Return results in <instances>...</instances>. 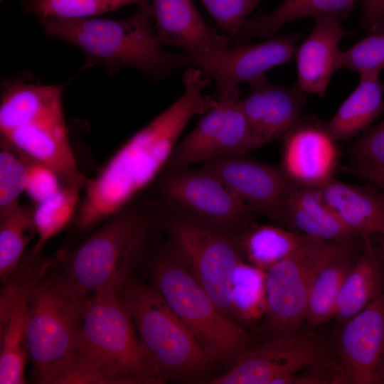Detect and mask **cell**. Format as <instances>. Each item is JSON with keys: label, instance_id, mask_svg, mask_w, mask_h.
Wrapping results in <instances>:
<instances>
[{"label": "cell", "instance_id": "cell-3", "mask_svg": "<svg viewBox=\"0 0 384 384\" xmlns=\"http://www.w3.org/2000/svg\"><path fill=\"white\" fill-rule=\"evenodd\" d=\"M160 208L128 206L70 252L58 253L53 272L69 294L86 297L107 287L117 288L143 260L160 221Z\"/></svg>", "mask_w": 384, "mask_h": 384}, {"label": "cell", "instance_id": "cell-9", "mask_svg": "<svg viewBox=\"0 0 384 384\" xmlns=\"http://www.w3.org/2000/svg\"><path fill=\"white\" fill-rule=\"evenodd\" d=\"M353 250L351 242H329L308 236L266 270L267 309L262 326L267 338L301 330L315 275L331 260Z\"/></svg>", "mask_w": 384, "mask_h": 384}, {"label": "cell", "instance_id": "cell-25", "mask_svg": "<svg viewBox=\"0 0 384 384\" xmlns=\"http://www.w3.org/2000/svg\"><path fill=\"white\" fill-rule=\"evenodd\" d=\"M357 0H284L274 10L247 18L242 26L245 43L252 38L274 36L286 23L312 16L341 19L352 10Z\"/></svg>", "mask_w": 384, "mask_h": 384}, {"label": "cell", "instance_id": "cell-17", "mask_svg": "<svg viewBox=\"0 0 384 384\" xmlns=\"http://www.w3.org/2000/svg\"><path fill=\"white\" fill-rule=\"evenodd\" d=\"M299 38L297 33L285 34L253 45L228 48L201 70L215 80L218 98L238 99L240 83L249 82L293 58Z\"/></svg>", "mask_w": 384, "mask_h": 384}, {"label": "cell", "instance_id": "cell-35", "mask_svg": "<svg viewBox=\"0 0 384 384\" xmlns=\"http://www.w3.org/2000/svg\"><path fill=\"white\" fill-rule=\"evenodd\" d=\"M218 26L228 33L230 43L245 46L242 26L247 15L261 0H201Z\"/></svg>", "mask_w": 384, "mask_h": 384}, {"label": "cell", "instance_id": "cell-6", "mask_svg": "<svg viewBox=\"0 0 384 384\" xmlns=\"http://www.w3.org/2000/svg\"><path fill=\"white\" fill-rule=\"evenodd\" d=\"M149 272L152 285L211 361L233 365L249 347L250 334L215 303L172 244L150 260Z\"/></svg>", "mask_w": 384, "mask_h": 384}, {"label": "cell", "instance_id": "cell-36", "mask_svg": "<svg viewBox=\"0 0 384 384\" xmlns=\"http://www.w3.org/2000/svg\"><path fill=\"white\" fill-rule=\"evenodd\" d=\"M352 165L349 167L361 171L384 169V120L367 131L352 146Z\"/></svg>", "mask_w": 384, "mask_h": 384}, {"label": "cell", "instance_id": "cell-32", "mask_svg": "<svg viewBox=\"0 0 384 384\" xmlns=\"http://www.w3.org/2000/svg\"><path fill=\"white\" fill-rule=\"evenodd\" d=\"M149 0H24L23 11L38 19L46 17L87 18Z\"/></svg>", "mask_w": 384, "mask_h": 384}, {"label": "cell", "instance_id": "cell-14", "mask_svg": "<svg viewBox=\"0 0 384 384\" xmlns=\"http://www.w3.org/2000/svg\"><path fill=\"white\" fill-rule=\"evenodd\" d=\"M336 350L344 383H384V294L344 321Z\"/></svg>", "mask_w": 384, "mask_h": 384}, {"label": "cell", "instance_id": "cell-19", "mask_svg": "<svg viewBox=\"0 0 384 384\" xmlns=\"http://www.w3.org/2000/svg\"><path fill=\"white\" fill-rule=\"evenodd\" d=\"M283 139L282 169L294 185L318 188L333 178L336 141L324 126L301 122Z\"/></svg>", "mask_w": 384, "mask_h": 384}, {"label": "cell", "instance_id": "cell-18", "mask_svg": "<svg viewBox=\"0 0 384 384\" xmlns=\"http://www.w3.org/2000/svg\"><path fill=\"white\" fill-rule=\"evenodd\" d=\"M248 83L250 92L240 104L262 146L284 139L302 122L306 94L296 85L279 86L270 82L265 75Z\"/></svg>", "mask_w": 384, "mask_h": 384}, {"label": "cell", "instance_id": "cell-37", "mask_svg": "<svg viewBox=\"0 0 384 384\" xmlns=\"http://www.w3.org/2000/svg\"><path fill=\"white\" fill-rule=\"evenodd\" d=\"M63 186L58 174L48 166L31 159L25 192L36 204L57 193Z\"/></svg>", "mask_w": 384, "mask_h": 384}, {"label": "cell", "instance_id": "cell-23", "mask_svg": "<svg viewBox=\"0 0 384 384\" xmlns=\"http://www.w3.org/2000/svg\"><path fill=\"white\" fill-rule=\"evenodd\" d=\"M26 288L16 295L6 310L0 314V383L23 384L28 351L26 326L30 293Z\"/></svg>", "mask_w": 384, "mask_h": 384}, {"label": "cell", "instance_id": "cell-4", "mask_svg": "<svg viewBox=\"0 0 384 384\" xmlns=\"http://www.w3.org/2000/svg\"><path fill=\"white\" fill-rule=\"evenodd\" d=\"M50 36L72 43L87 56L88 65H103L112 73L132 68L155 78L169 76L177 68L195 66L189 55L166 52L157 38L149 1L124 19L98 18L38 19Z\"/></svg>", "mask_w": 384, "mask_h": 384}, {"label": "cell", "instance_id": "cell-7", "mask_svg": "<svg viewBox=\"0 0 384 384\" xmlns=\"http://www.w3.org/2000/svg\"><path fill=\"white\" fill-rule=\"evenodd\" d=\"M117 290L161 383L171 379L193 380L205 373L212 361L152 284L130 277Z\"/></svg>", "mask_w": 384, "mask_h": 384}, {"label": "cell", "instance_id": "cell-22", "mask_svg": "<svg viewBox=\"0 0 384 384\" xmlns=\"http://www.w3.org/2000/svg\"><path fill=\"white\" fill-rule=\"evenodd\" d=\"M284 223L304 235L329 242H351L358 235L325 203L317 188L293 186L284 208Z\"/></svg>", "mask_w": 384, "mask_h": 384}, {"label": "cell", "instance_id": "cell-2", "mask_svg": "<svg viewBox=\"0 0 384 384\" xmlns=\"http://www.w3.org/2000/svg\"><path fill=\"white\" fill-rule=\"evenodd\" d=\"M62 383H161L116 287L86 298L75 359Z\"/></svg>", "mask_w": 384, "mask_h": 384}, {"label": "cell", "instance_id": "cell-29", "mask_svg": "<svg viewBox=\"0 0 384 384\" xmlns=\"http://www.w3.org/2000/svg\"><path fill=\"white\" fill-rule=\"evenodd\" d=\"M352 252L331 260L315 275L309 293L305 320L311 329L334 316L341 287L354 263Z\"/></svg>", "mask_w": 384, "mask_h": 384}, {"label": "cell", "instance_id": "cell-1", "mask_svg": "<svg viewBox=\"0 0 384 384\" xmlns=\"http://www.w3.org/2000/svg\"><path fill=\"white\" fill-rule=\"evenodd\" d=\"M210 77L197 68L183 74L184 91L169 107L134 134L92 178L86 181L78 227L90 229L129 206L167 166L179 134L189 119L215 103L203 95Z\"/></svg>", "mask_w": 384, "mask_h": 384}, {"label": "cell", "instance_id": "cell-20", "mask_svg": "<svg viewBox=\"0 0 384 384\" xmlns=\"http://www.w3.org/2000/svg\"><path fill=\"white\" fill-rule=\"evenodd\" d=\"M348 32L338 18L322 17L297 48V87L306 94L324 97L331 76L339 69V43Z\"/></svg>", "mask_w": 384, "mask_h": 384}, {"label": "cell", "instance_id": "cell-40", "mask_svg": "<svg viewBox=\"0 0 384 384\" xmlns=\"http://www.w3.org/2000/svg\"><path fill=\"white\" fill-rule=\"evenodd\" d=\"M382 255H383V260H384V241H383V245H382Z\"/></svg>", "mask_w": 384, "mask_h": 384}, {"label": "cell", "instance_id": "cell-15", "mask_svg": "<svg viewBox=\"0 0 384 384\" xmlns=\"http://www.w3.org/2000/svg\"><path fill=\"white\" fill-rule=\"evenodd\" d=\"M201 167L215 175L255 211L284 222V208L294 184L282 168L244 156L212 160Z\"/></svg>", "mask_w": 384, "mask_h": 384}, {"label": "cell", "instance_id": "cell-39", "mask_svg": "<svg viewBox=\"0 0 384 384\" xmlns=\"http://www.w3.org/2000/svg\"><path fill=\"white\" fill-rule=\"evenodd\" d=\"M343 170L348 174L356 175L374 183L384 192V169L377 171H361L346 166L343 167Z\"/></svg>", "mask_w": 384, "mask_h": 384}, {"label": "cell", "instance_id": "cell-24", "mask_svg": "<svg viewBox=\"0 0 384 384\" xmlns=\"http://www.w3.org/2000/svg\"><path fill=\"white\" fill-rule=\"evenodd\" d=\"M380 74L360 75L358 85L324 125L334 141L348 139L366 128L384 109Z\"/></svg>", "mask_w": 384, "mask_h": 384}, {"label": "cell", "instance_id": "cell-30", "mask_svg": "<svg viewBox=\"0 0 384 384\" xmlns=\"http://www.w3.org/2000/svg\"><path fill=\"white\" fill-rule=\"evenodd\" d=\"M230 301L233 319L246 322L263 319L267 309L266 271L241 260L233 272Z\"/></svg>", "mask_w": 384, "mask_h": 384}, {"label": "cell", "instance_id": "cell-21", "mask_svg": "<svg viewBox=\"0 0 384 384\" xmlns=\"http://www.w3.org/2000/svg\"><path fill=\"white\" fill-rule=\"evenodd\" d=\"M325 203L358 235L384 238V194L331 178L317 188Z\"/></svg>", "mask_w": 384, "mask_h": 384}, {"label": "cell", "instance_id": "cell-13", "mask_svg": "<svg viewBox=\"0 0 384 384\" xmlns=\"http://www.w3.org/2000/svg\"><path fill=\"white\" fill-rule=\"evenodd\" d=\"M262 146L253 134L239 98H218L194 129L176 144L167 164L171 170L195 163L245 156Z\"/></svg>", "mask_w": 384, "mask_h": 384}, {"label": "cell", "instance_id": "cell-38", "mask_svg": "<svg viewBox=\"0 0 384 384\" xmlns=\"http://www.w3.org/2000/svg\"><path fill=\"white\" fill-rule=\"evenodd\" d=\"M384 22V0H363L362 24L368 32Z\"/></svg>", "mask_w": 384, "mask_h": 384}, {"label": "cell", "instance_id": "cell-27", "mask_svg": "<svg viewBox=\"0 0 384 384\" xmlns=\"http://www.w3.org/2000/svg\"><path fill=\"white\" fill-rule=\"evenodd\" d=\"M307 237L272 225L250 224L238 240L248 262L266 271L292 252Z\"/></svg>", "mask_w": 384, "mask_h": 384}, {"label": "cell", "instance_id": "cell-28", "mask_svg": "<svg viewBox=\"0 0 384 384\" xmlns=\"http://www.w3.org/2000/svg\"><path fill=\"white\" fill-rule=\"evenodd\" d=\"M37 235L33 209L19 203L0 211V278L5 282L16 270L26 248Z\"/></svg>", "mask_w": 384, "mask_h": 384}, {"label": "cell", "instance_id": "cell-11", "mask_svg": "<svg viewBox=\"0 0 384 384\" xmlns=\"http://www.w3.org/2000/svg\"><path fill=\"white\" fill-rule=\"evenodd\" d=\"M317 334L302 331L267 338L248 347L211 384H284L292 375L331 363Z\"/></svg>", "mask_w": 384, "mask_h": 384}, {"label": "cell", "instance_id": "cell-12", "mask_svg": "<svg viewBox=\"0 0 384 384\" xmlns=\"http://www.w3.org/2000/svg\"><path fill=\"white\" fill-rule=\"evenodd\" d=\"M159 192L172 208L233 233L247 227L255 212L202 167L171 170L160 183Z\"/></svg>", "mask_w": 384, "mask_h": 384}, {"label": "cell", "instance_id": "cell-33", "mask_svg": "<svg viewBox=\"0 0 384 384\" xmlns=\"http://www.w3.org/2000/svg\"><path fill=\"white\" fill-rule=\"evenodd\" d=\"M31 159L0 141V211L18 204L25 192Z\"/></svg>", "mask_w": 384, "mask_h": 384}, {"label": "cell", "instance_id": "cell-16", "mask_svg": "<svg viewBox=\"0 0 384 384\" xmlns=\"http://www.w3.org/2000/svg\"><path fill=\"white\" fill-rule=\"evenodd\" d=\"M154 28L161 45L185 50L202 69L222 55L230 40L208 26L193 0H149Z\"/></svg>", "mask_w": 384, "mask_h": 384}, {"label": "cell", "instance_id": "cell-5", "mask_svg": "<svg viewBox=\"0 0 384 384\" xmlns=\"http://www.w3.org/2000/svg\"><path fill=\"white\" fill-rule=\"evenodd\" d=\"M63 86L14 80L3 90L1 139L59 176L63 186L82 189L86 179L79 170L70 142L63 106Z\"/></svg>", "mask_w": 384, "mask_h": 384}, {"label": "cell", "instance_id": "cell-34", "mask_svg": "<svg viewBox=\"0 0 384 384\" xmlns=\"http://www.w3.org/2000/svg\"><path fill=\"white\" fill-rule=\"evenodd\" d=\"M339 69L348 68L360 75L378 73L384 68V22L347 50L341 51Z\"/></svg>", "mask_w": 384, "mask_h": 384}, {"label": "cell", "instance_id": "cell-31", "mask_svg": "<svg viewBox=\"0 0 384 384\" xmlns=\"http://www.w3.org/2000/svg\"><path fill=\"white\" fill-rule=\"evenodd\" d=\"M80 188L62 186L54 195L36 204L33 209L38 240L28 255L41 257L46 243L65 228L73 218L80 200Z\"/></svg>", "mask_w": 384, "mask_h": 384}, {"label": "cell", "instance_id": "cell-10", "mask_svg": "<svg viewBox=\"0 0 384 384\" xmlns=\"http://www.w3.org/2000/svg\"><path fill=\"white\" fill-rule=\"evenodd\" d=\"M172 209L175 211L161 218L171 244L215 303L233 319L231 279L235 266L242 260L238 236Z\"/></svg>", "mask_w": 384, "mask_h": 384}, {"label": "cell", "instance_id": "cell-8", "mask_svg": "<svg viewBox=\"0 0 384 384\" xmlns=\"http://www.w3.org/2000/svg\"><path fill=\"white\" fill-rule=\"evenodd\" d=\"M53 270L31 291L26 326L33 376L43 384H60L72 366L88 297H77L65 291Z\"/></svg>", "mask_w": 384, "mask_h": 384}, {"label": "cell", "instance_id": "cell-26", "mask_svg": "<svg viewBox=\"0 0 384 384\" xmlns=\"http://www.w3.org/2000/svg\"><path fill=\"white\" fill-rule=\"evenodd\" d=\"M364 252L345 277L334 316L346 321L361 311L381 294L382 274L370 238H363Z\"/></svg>", "mask_w": 384, "mask_h": 384}]
</instances>
